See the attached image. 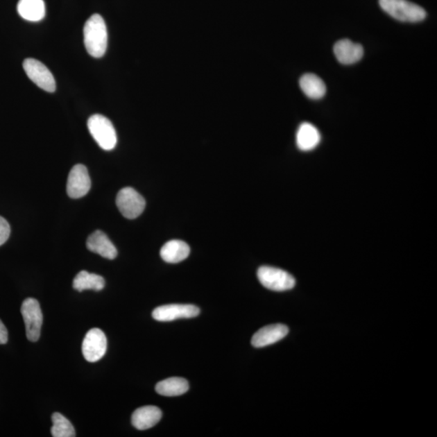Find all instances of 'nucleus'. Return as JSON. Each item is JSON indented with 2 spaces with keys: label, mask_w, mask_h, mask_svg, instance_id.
Masks as SVG:
<instances>
[{
  "label": "nucleus",
  "mask_w": 437,
  "mask_h": 437,
  "mask_svg": "<svg viewBox=\"0 0 437 437\" xmlns=\"http://www.w3.org/2000/svg\"><path fill=\"white\" fill-rule=\"evenodd\" d=\"M334 53L340 63L351 65L361 60L363 49L361 44L354 43L348 39H343L335 43Z\"/></svg>",
  "instance_id": "nucleus-12"
},
{
  "label": "nucleus",
  "mask_w": 437,
  "mask_h": 437,
  "mask_svg": "<svg viewBox=\"0 0 437 437\" xmlns=\"http://www.w3.org/2000/svg\"><path fill=\"white\" fill-rule=\"evenodd\" d=\"M26 75L34 84L49 92L56 90V83L52 73L42 62L34 58H26L23 62Z\"/></svg>",
  "instance_id": "nucleus-7"
},
{
  "label": "nucleus",
  "mask_w": 437,
  "mask_h": 437,
  "mask_svg": "<svg viewBox=\"0 0 437 437\" xmlns=\"http://www.w3.org/2000/svg\"><path fill=\"white\" fill-rule=\"evenodd\" d=\"M91 179L87 168L83 164L73 167L68 176L67 192L71 198H80L90 191Z\"/></svg>",
  "instance_id": "nucleus-9"
},
{
  "label": "nucleus",
  "mask_w": 437,
  "mask_h": 437,
  "mask_svg": "<svg viewBox=\"0 0 437 437\" xmlns=\"http://www.w3.org/2000/svg\"><path fill=\"white\" fill-rule=\"evenodd\" d=\"M289 329L283 324H274L257 330L251 340L255 348H264L279 342L289 334Z\"/></svg>",
  "instance_id": "nucleus-11"
},
{
  "label": "nucleus",
  "mask_w": 437,
  "mask_h": 437,
  "mask_svg": "<svg viewBox=\"0 0 437 437\" xmlns=\"http://www.w3.org/2000/svg\"><path fill=\"white\" fill-rule=\"evenodd\" d=\"M379 4L384 12L400 22H420L427 16L424 8L408 0H379Z\"/></svg>",
  "instance_id": "nucleus-2"
},
{
  "label": "nucleus",
  "mask_w": 437,
  "mask_h": 437,
  "mask_svg": "<svg viewBox=\"0 0 437 437\" xmlns=\"http://www.w3.org/2000/svg\"><path fill=\"white\" fill-rule=\"evenodd\" d=\"M320 135L313 124L304 123L299 126L296 133V144L303 152L314 149L319 144Z\"/></svg>",
  "instance_id": "nucleus-16"
},
{
  "label": "nucleus",
  "mask_w": 437,
  "mask_h": 437,
  "mask_svg": "<svg viewBox=\"0 0 437 437\" xmlns=\"http://www.w3.org/2000/svg\"><path fill=\"white\" fill-rule=\"evenodd\" d=\"M87 128L100 148L105 151H111L115 148L116 130L106 117L101 114L91 116L87 120Z\"/></svg>",
  "instance_id": "nucleus-3"
},
{
  "label": "nucleus",
  "mask_w": 437,
  "mask_h": 437,
  "mask_svg": "<svg viewBox=\"0 0 437 437\" xmlns=\"http://www.w3.org/2000/svg\"><path fill=\"white\" fill-rule=\"evenodd\" d=\"M191 249L186 242L180 240L169 241L160 250V257L168 264H178L187 259Z\"/></svg>",
  "instance_id": "nucleus-15"
},
{
  "label": "nucleus",
  "mask_w": 437,
  "mask_h": 437,
  "mask_svg": "<svg viewBox=\"0 0 437 437\" xmlns=\"http://www.w3.org/2000/svg\"><path fill=\"white\" fill-rule=\"evenodd\" d=\"M257 275L262 285L269 290L288 291L293 289L295 285V280L293 275L275 267L261 266Z\"/></svg>",
  "instance_id": "nucleus-4"
},
{
  "label": "nucleus",
  "mask_w": 437,
  "mask_h": 437,
  "mask_svg": "<svg viewBox=\"0 0 437 437\" xmlns=\"http://www.w3.org/2000/svg\"><path fill=\"white\" fill-rule=\"evenodd\" d=\"M22 314L26 323V335L29 341L37 342L41 335L43 316L40 305L33 298H27L22 305Z\"/></svg>",
  "instance_id": "nucleus-6"
},
{
  "label": "nucleus",
  "mask_w": 437,
  "mask_h": 437,
  "mask_svg": "<svg viewBox=\"0 0 437 437\" xmlns=\"http://www.w3.org/2000/svg\"><path fill=\"white\" fill-rule=\"evenodd\" d=\"M8 340V333L6 327L0 320V344L7 343Z\"/></svg>",
  "instance_id": "nucleus-23"
},
{
  "label": "nucleus",
  "mask_w": 437,
  "mask_h": 437,
  "mask_svg": "<svg viewBox=\"0 0 437 437\" xmlns=\"http://www.w3.org/2000/svg\"><path fill=\"white\" fill-rule=\"evenodd\" d=\"M53 426L51 435L53 437H74L76 431L71 422L60 413H53L52 418Z\"/></svg>",
  "instance_id": "nucleus-21"
},
{
  "label": "nucleus",
  "mask_w": 437,
  "mask_h": 437,
  "mask_svg": "<svg viewBox=\"0 0 437 437\" xmlns=\"http://www.w3.org/2000/svg\"><path fill=\"white\" fill-rule=\"evenodd\" d=\"M10 233H11V228L8 222L0 216V246L8 240Z\"/></svg>",
  "instance_id": "nucleus-22"
},
{
  "label": "nucleus",
  "mask_w": 437,
  "mask_h": 437,
  "mask_svg": "<svg viewBox=\"0 0 437 437\" xmlns=\"http://www.w3.org/2000/svg\"><path fill=\"white\" fill-rule=\"evenodd\" d=\"M162 417L160 408L154 406H146L138 408L131 417L132 425L138 430H147L158 424Z\"/></svg>",
  "instance_id": "nucleus-14"
},
{
  "label": "nucleus",
  "mask_w": 437,
  "mask_h": 437,
  "mask_svg": "<svg viewBox=\"0 0 437 437\" xmlns=\"http://www.w3.org/2000/svg\"><path fill=\"white\" fill-rule=\"evenodd\" d=\"M116 204L121 215L130 220L139 217L146 207L144 197L131 187L121 189L117 196Z\"/></svg>",
  "instance_id": "nucleus-5"
},
{
  "label": "nucleus",
  "mask_w": 437,
  "mask_h": 437,
  "mask_svg": "<svg viewBox=\"0 0 437 437\" xmlns=\"http://www.w3.org/2000/svg\"><path fill=\"white\" fill-rule=\"evenodd\" d=\"M84 41L87 53L98 58L104 56L108 46V33L101 15L94 14L87 19L84 27Z\"/></svg>",
  "instance_id": "nucleus-1"
},
{
  "label": "nucleus",
  "mask_w": 437,
  "mask_h": 437,
  "mask_svg": "<svg viewBox=\"0 0 437 437\" xmlns=\"http://www.w3.org/2000/svg\"><path fill=\"white\" fill-rule=\"evenodd\" d=\"M300 87L304 94L310 99L319 100L323 98L327 92L325 83L320 77L314 74L304 75L300 79Z\"/></svg>",
  "instance_id": "nucleus-18"
},
{
  "label": "nucleus",
  "mask_w": 437,
  "mask_h": 437,
  "mask_svg": "<svg viewBox=\"0 0 437 437\" xmlns=\"http://www.w3.org/2000/svg\"><path fill=\"white\" fill-rule=\"evenodd\" d=\"M107 351L105 334L98 328L91 329L83 341L82 352L87 361L95 363L103 358Z\"/></svg>",
  "instance_id": "nucleus-8"
},
{
  "label": "nucleus",
  "mask_w": 437,
  "mask_h": 437,
  "mask_svg": "<svg viewBox=\"0 0 437 437\" xmlns=\"http://www.w3.org/2000/svg\"><path fill=\"white\" fill-rule=\"evenodd\" d=\"M17 12L19 16L28 22H40L45 17V3L43 0H19Z\"/></svg>",
  "instance_id": "nucleus-17"
},
{
  "label": "nucleus",
  "mask_w": 437,
  "mask_h": 437,
  "mask_svg": "<svg viewBox=\"0 0 437 437\" xmlns=\"http://www.w3.org/2000/svg\"><path fill=\"white\" fill-rule=\"evenodd\" d=\"M105 281L103 277L82 271L73 280V288L78 291L84 290L101 291L104 289Z\"/></svg>",
  "instance_id": "nucleus-20"
},
{
  "label": "nucleus",
  "mask_w": 437,
  "mask_h": 437,
  "mask_svg": "<svg viewBox=\"0 0 437 437\" xmlns=\"http://www.w3.org/2000/svg\"><path fill=\"white\" fill-rule=\"evenodd\" d=\"M189 390V384L186 379L181 377H171L157 383L155 391L159 395L167 397L184 395Z\"/></svg>",
  "instance_id": "nucleus-19"
},
{
  "label": "nucleus",
  "mask_w": 437,
  "mask_h": 437,
  "mask_svg": "<svg viewBox=\"0 0 437 437\" xmlns=\"http://www.w3.org/2000/svg\"><path fill=\"white\" fill-rule=\"evenodd\" d=\"M200 310L193 305H166L160 306L153 312V318L159 322H171L180 318H196Z\"/></svg>",
  "instance_id": "nucleus-10"
},
{
  "label": "nucleus",
  "mask_w": 437,
  "mask_h": 437,
  "mask_svg": "<svg viewBox=\"0 0 437 437\" xmlns=\"http://www.w3.org/2000/svg\"><path fill=\"white\" fill-rule=\"evenodd\" d=\"M87 248L91 252L99 255L107 259H114L118 255V250L116 247L107 237L105 233L97 230L87 238Z\"/></svg>",
  "instance_id": "nucleus-13"
}]
</instances>
